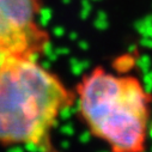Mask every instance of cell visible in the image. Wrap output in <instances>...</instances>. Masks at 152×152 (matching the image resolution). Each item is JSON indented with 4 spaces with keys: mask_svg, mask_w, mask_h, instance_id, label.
Returning a JSON list of instances; mask_svg holds the SVG:
<instances>
[{
    "mask_svg": "<svg viewBox=\"0 0 152 152\" xmlns=\"http://www.w3.org/2000/svg\"><path fill=\"white\" fill-rule=\"evenodd\" d=\"M66 103L64 86L43 66L10 55L0 68V141L42 144Z\"/></svg>",
    "mask_w": 152,
    "mask_h": 152,
    "instance_id": "cell-1",
    "label": "cell"
},
{
    "mask_svg": "<svg viewBox=\"0 0 152 152\" xmlns=\"http://www.w3.org/2000/svg\"><path fill=\"white\" fill-rule=\"evenodd\" d=\"M78 103L92 132L116 152H138L141 148L147 97L137 80L96 69L82 83Z\"/></svg>",
    "mask_w": 152,
    "mask_h": 152,
    "instance_id": "cell-2",
    "label": "cell"
},
{
    "mask_svg": "<svg viewBox=\"0 0 152 152\" xmlns=\"http://www.w3.org/2000/svg\"><path fill=\"white\" fill-rule=\"evenodd\" d=\"M39 0H0V50L34 59L47 46Z\"/></svg>",
    "mask_w": 152,
    "mask_h": 152,
    "instance_id": "cell-3",
    "label": "cell"
},
{
    "mask_svg": "<svg viewBox=\"0 0 152 152\" xmlns=\"http://www.w3.org/2000/svg\"><path fill=\"white\" fill-rule=\"evenodd\" d=\"M10 56V54L3 52V50H0V68H1V66L5 64V61L7 60V58Z\"/></svg>",
    "mask_w": 152,
    "mask_h": 152,
    "instance_id": "cell-4",
    "label": "cell"
},
{
    "mask_svg": "<svg viewBox=\"0 0 152 152\" xmlns=\"http://www.w3.org/2000/svg\"><path fill=\"white\" fill-rule=\"evenodd\" d=\"M61 131H62L65 134H73V128L69 127V125H65V126L61 128Z\"/></svg>",
    "mask_w": 152,
    "mask_h": 152,
    "instance_id": "cell-5",
    "label": "cell"
},
{
    "mask_svg": "<svg viewBox=\"0 0 152 152\" xmlns=\"http://www.w3.org/2000/svg\"><path fill=\"white\" fill-rule=\"evenodd\" d=\"M150 135H151V138H152V128L150 129Z\"/></svg>",
    "mask_w": 152,
    "mask_h": 152,
    "instance_id": "cell-6",
    "label": "cell"
}]
</instances>
